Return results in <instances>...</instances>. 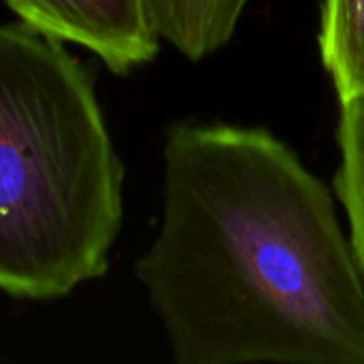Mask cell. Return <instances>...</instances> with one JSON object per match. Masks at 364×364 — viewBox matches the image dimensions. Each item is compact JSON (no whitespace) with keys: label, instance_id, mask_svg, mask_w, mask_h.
<instances>
[{"label":"cell","instance_id":"obj_1","mask_svg":"<svg viewBox=\"0 0 364 364\" xmlns=\"http://www.w3.org/2000/svg\"><path fill=\"white\" fill-rule=\"evenodd\" d=\"M136 262L177 364H364V277L328 188L271 132L179 124Z\"/></svg>","mask_w":364,"mask_h":364},{"label":"cell","instance_id":"obj_2","mask_svg":"<svg viewBox=\"0 0 364 364\" xmlns=\"http://www.w3.org/2000/svg\"><path fill=\"white\" fill-rule=\"evenodd\" d=\"M124 166L87 68L28 23H0V290L62 299L105 275Z\"/></svg>","mask_w":364,"mask_h":364},{"label":"cell","instance_id":"obj_3","mask_svg":"<svg viewBox=\"0 0 364 364\" xmlns=\"http://www.w3.org/2000/svg\"><path fill=\"white\" fill-rule=\"evenodd\" d=\"M19 21L85 47L113 73L151 62L160 49L147 0H2Z\"/></svg>","mask_w":364,"mask_h":364},{"label":"cell","instance_id":"obj_4","mask_svg":"<svg viewBox=\"0 0 364 364\" xmlns=\"http://www.w3.org/2000/svg\"><path fill=\"white\" fill-rule=\"evenodd\" d=\"M252 0H147L160 41L190 60H203L224 47Z\"/></svg>","mask_w":364,"mask_h":364},{"label":"cell","instance_id":"obj_5","mask_svg":"<svg viewBox=\"0 0 364 364\" xmlns=\"http://www.w3.org/2000/svg\"><path fill=\"white\" fill-rule=\"evenodd\" d=\"M320 53L339 102L364 100V0H322Z\"/></svg>","mask_w":364,"mask_h":364},{"label":"cell","instance_id":"obj_6","mask_svg":"<svg viewBox=\"0 0 364 364\" xmlns=\"http://www.w3.org/2000/svg\"><path fill=\"white\" fill-rule=\"evenodd\" d=\"M341 164L335 177V192L350 220V241L364 277V100L341 102L339 117Z\"/></svg>","mask_w":364,"mask_h":364}]
</instances>
